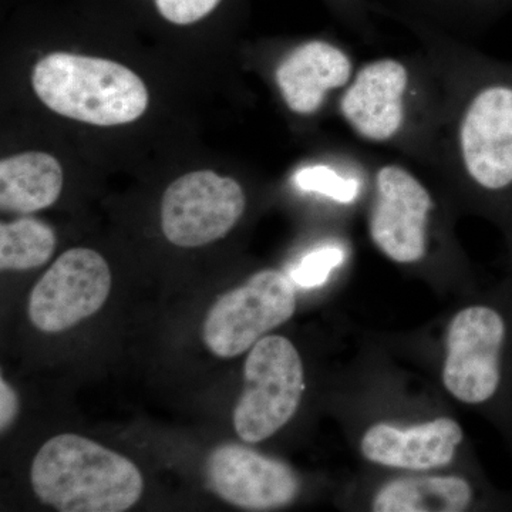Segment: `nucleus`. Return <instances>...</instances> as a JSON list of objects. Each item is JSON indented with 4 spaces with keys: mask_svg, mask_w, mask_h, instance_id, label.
Instances as JSON below:
<instances>
[{
    "mask_svg": "<svg viewBox=\"0 0 512 512\" xmlns=\"http://www.w3.org/2000/svg\"><path fill=\"white\" fill-rule=\"evenodd\" d=\"M412 26L443 87L434 170L493 212L512 241V60Z\"/></svg>",
    "mask_w": 512,
    "mask_h": 512,
    "instance_id": "obj_1",
    "label": "nucleus"
},
{
    "mask_svg": "<svg viewBox=\"0 0 512 512\" xmlns=\"http://www.w3.org/2000/svg\"><path fill=\"white\" fill-rule=\"evenodd\" d=\"M336 109L359 140L436 168L444 96L423 50L360 64Z\"/></svg>",
    "mask_w": 512,
    "mask_h": 512,
    "instance_id": "obj_2",
    "label": "nucleus"
},
{
    "mask_svg": "<svg viewBox=\"0 0 512 512\" xmlns=\"http://www.w3.org/2000/svg\"><path fill=\"white\" fill-rule=\"evenodd\" d=\"M30 481L37 498L60 512L127 511L144 490L133 461L77 434L46 441L33 458Z\"/></svg>",
    "mask_w": 512,
    "mask_h": 512,
    "instance_id": "obj_3",
    "label": "nucleus"
},
{
    "mask_svg": "<svg viewBox=\"0 0 512 512\" xmlns=\"http://www.w3.org/2000/svg\"><path fill=\"white\" fill-rule=\"evenodd\" d=\"M32 86L50 110L93 126L133 123L146 113L148 90L113 60L56 52L36 63Z\"/></svg>",
    "mask_w": 512,
    "mask_h": 512,
    "instance_id": "obj_4",
    "label": "nucleus"
},
{
    "mask_svg": "<svg viewBox=\"0 0 512 512\" xmlns=\"http://www.w3.org/2000/svg\"><path fill=\"white\" fill-rule=\"evenodd\" d=\"M370 239L390 261L416 265L429 258L437 202L423 180L399 161H373Z\"/></svg>",
    "mask_w": 512,
    "mask_h": 512,
    "instance_id": "obj_5",
    "label": "nucleus"
},
{
    "mask_svg": "<svg viewBox=\"0 0 512 512\" xmlns=\"http://www.w3.org/2000/svg\"><path fill=\"white\" fill-rule=\"evenodd\" d=\"M512 322L491 305L468 306L448 326L443 383L451 396L467 404L497 399L507 382Z\"/></svg>",
    "mask_w": 512,
    "mask_h": 512,
    "instance_id": "obj_6",
    "label": "nucleus"
},
{
    "mask_svg": "<svg viewBox=\"0 0 512 512\" xmlns=\"http://www.w3.org/2000/svg\"><path fill=\"white\" fill-rule=\"evenodd\" d=\"M305 373L301 356L284 336H265L244 365V392L234 409V427L245 443H259L291 421L301 404Z\"/></svg>",
    "mask_w": 512,
    "mask_h": 512,
    "instance_id": "obj_7",
    "label": "nucleus"
},
{
    "mask_svg": "<svg viewBox=\"0 0 512 512\" xmlns=\"http://www.w3.org/2000/svg\"><path fill=\"white\" fill-rule=\"evenodd\" d=\"M295 311L292 279L264 269L218 298L204 320L202 339L212 355L232 359L288 322Z\"/></svg>",
    "mask_w": 512,
    "mask_h": 512,
    "instance_id": "obj_8",
    "label": "nucleus"
},
{
    "mask_svg": "<svg viewBox=\"0 0 512 512\" xmlns=\"http://www.w3.org/2000/svg\"><path fill=\"white\" fill-rule=\"evenodd\" d=\"M247 208L244 188L214 171H194L175 180L161 202L165 238L181 248H198L227 237Z\"/></svg>",
    "mask_w": 512,
    "mask_h": 512,
    "instance_id": "obj_9",
    "label": "nucleus"
},
{
    "mask_svg": "<svg viewBox=\"0 0 512 512\" xmlns=\"http://www.w3.org/2000/svg\"><path fill=\"white\" fill-rule=\"evenodd\" d=\"M110 289L109 264L99 252L69 249L30 292L29 319L42 332H64L99 312Z\"/></svg>",
    "mask_w": 512,
    "mask_h": 512,
    "instance_id": "obj_10",
    "label": "nucleus"
},
{
    "mask_svg": "<svg viewBox=\"0 0 512 512\" xmlns=\"http://www.w3.org/2000/svg\"><path fill=\"white\" fill-rule=\"evenodd\" d=\"M357 70L348 47L309 39L291 47L276 63L274 82L293 116L313 119L338 101Z\"/></svg>",
    "mask_w": 512,
    "mask_h": 512,
    "instance_id": "obj_11",
    "label": "nucleus"
},
{
    "mask_svg": "<svg viewBox=\"0 0 512 512\" xmlns=\"http://www.w3.org/2000/svg\"><path fill=\"white\" fill-rule=\"evenodd\" d=\"M207 484L225 503L248 511H271L298 497L299 478L284 461L238 443L215 447L205 464Z\"/></svg>",
    "mask_w": 512,
    "mask_h": 512,
    "instance_id": "obj_12",
    "label": "nucleus"
},
{
    "mask_svg": "<svg viewBox=\"0 0 512 512\" xmlns=\"http://www.w3.org/2000/svg\"><path fill=\"white\" fill-rule=\"evenodd\" d=\"M460 424L450 417H439L409 429L380 423L363 436V456L380 466L426 471L446 467L463 443Z\"/></svg>",
    "mask_w": 512,
    "mask_h": 512,
    "instance_id": "obj_13",
    "label": "nucleus"
},
{
    "mask_svg": "<svg viewBox=\"0 0 512 512\" xmlns=\"http://www.w3.org/2000/svg\"><path fill=\"white\" fill-rule=\"evenodd\" d=\"M63 190L62 165L42 151H28L0 161V207L16 214L52 207Z\"/></svg>",
    "mask_w": 512,
    "mask_h": 512,
    "instance_id": "obj_14",
    "label": "nucleus"
},
{
    "mask_svg": "<svg viewBox=\"0 0 512 512\" xmlns=\"http://www.w3.org/2000/svg\"><path fill=\"white\" fill-rule=\"evenodd\" d=\"M468 481L454 476L404 477L384 485L373 500L376 512H460L473 501Z\"/></svg>",
    "mask_w": 512,
    "mask_h": 512,
    "instance_id": "obj_15",
    "label": "nucleus"
},
{
    "mask_svg": "<svg viewBox=\"0 0 512 512\" xmlns=\"http://www.w3.org/2000/svg\"><path fill=\"white\" fill-rule=\"evenodd\" d=\"M56 249V232L36 218H20L0 225V268L29 271L45 265Z\"/></svg>",
    "mask_w": 512,
    "mask_h": 512,
    "instance_id": "obj_16",
    "label": "nucleus"
},
{
    "mask_svg": "<svg viewBox=\"0 0 512 512\" xmlns=\"http://www.w3.org/2000/svg\"><path fill=\"white\" fill-rule=\"evenodd\" d=\"M345 249L339 245H323L303 256L291 271L292 282L302 288H316L328 281L330 272L345 261Z\"/></svg>",
    "mask_w": 512,
    "mask_h": 512,
    "instance_id": "obj_17",
    "label": "nucleus"
},
{
    "mask_svg": "<svg viewBox=\"0 0 512 512\" xmlns=\"http://www.w3.org/2000/svg\"><path fill=\"white\" fill-rule=\"evenodd\" d=\"M19 413L18 393L15 392L9 382L0 379V430L6 433L15 423Z\"/></svg>",
    "mask_w": 512,
    "mask_h": 512,
    "instance_id": "obj_18",
    "label": "nucleus"
},
{
    "mask_svg": "<svg viewBox=\"0 0 512 512\" xmlns=\"http://www.w3.org/2000/svg\"><path fill=\"white\" fill-rule=\"evenodd\" d=\"M460 5H466L471 10V15L476 16L481 22L498 18L503 13L512 9V0H454Z\"/></svg>",
    "mask_w": 512,
    "mask_h": 512,
    "instance_id": "obj_19",
    "label": "nucleus"
}]
</instances>
